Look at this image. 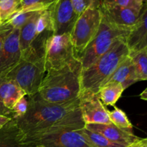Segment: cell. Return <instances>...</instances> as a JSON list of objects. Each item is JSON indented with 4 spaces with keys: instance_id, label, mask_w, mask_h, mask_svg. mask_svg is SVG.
I'll return each mask as SVG.
<instances>
[{
    "instance_id": "cell-5",
    "label": "cell",
    "mask_w": 147,
    "mask_h": 147,
    "mask_svg": "<svg viewBox=\"0 0 147 147\" xmlns=\"http://www.w3.org/2000/svg\"><path fill=\"white\" fill-rule=\"evenodd\" d=\"M129 32V30H123L113 25L102 17L97 34L78 57L83 69L93 65L118 40L126 39Z\"/></svg>"
},
{
    "instance_id": "cell-24",
    "label": "cell",
    "mask_w": 147,
    "mask_h": 147,
    "mask_svg": "<svg viewBox=\"0 0 147 147\" xmlns=\"http://www.w3.org/2000/svg\"><path fill=\"white\" fill-rule=\"evenodd\" d=\"M22 0H0V23L11 17L21 7Z\"/></svg>"
},
{
    "instance_id": "cell-12",
    "label": "cell",
    "mask_w": 147,
    "mask_h": 147,
    "mask_svg": "<svg viewBox=\"0 0 147 147\" xmlns=\"http://www.w3.org/2000/svg\"><path fill=\"white\" fill-rule=\"evenodd\" d=\"M20 29L14 28L0 53V78H4L20 62L22 53L19 42Z\"/></svg>"
},
{
    "instance_id": "cell-3",
    "label": "cell",
    "mask_w": 147,
    "mask_h": 147,
    "mask_svg": "<svg viewBox=\"0 0 147 147\" xmlns=\"http://www.w3.org/2000/svg\"><path fill=\"white\" fill-rule=\"evenodd\" d=\"M129 55L126 39L119 40L93 65L83 69L80 76L82 90L97 93L121 63Z\"/></svg>"
},
{
    "instance_id": "cell-34",
    "label": "cell",
    "mask_w": 147,
    "mask_h": 147,
    "mask_svg": "<svg viewBox=\"0 0 147 147\" xmlns=\"http://www.w3.org/2000/svg\"><path fill=\"white\" fill-rule=\"evenodd\" d=\"M141 1H143L144 4V3H146V2H147V0H141Z\"/></svg>"
},
{
    "instance_id": "cell-25",
    "label": "cell",
    "mask_w": 147,
    "mask_h": 147,
    "mask_svg": "<svg viewBox=\"0 0 147 147\" xmlns=\"http://www.w3.org/2000/svg\"><path fill=\"white\" fill-rule=\"evenodd\" d=\"M35 12L36 11H29V12L15 13L6 22H8L13 28L20 29L32 18Z\"/></svg>"
},
{
    "instance_id": "cell-33",
    "label": "cell",
    "mask_w": 147,
    "mask_h": 147,
    "mask_svg": "<svg viewBox=\"0 0 147 147\" xmlns=\"http://www.w3.org/2000/svg\"><path fill=\"white\" fill-rule=\"evenodd\" d=\"M140 98L141 99L144 100H147V87L145 88V90L144 91H142V93L140 94Z\"/></svg>"
},
{
    "instance_id": "cell-8",
    "label": "cell",
    "mask_w": 147,
    "mask_h": 147,
    "mask_svg": "<svg viewBox=\"0 0 147 147\" xmlns=\"http://www.w3.org/2000/svg\"><path fill=\"white\" fill-rule=\"evenodd\" d=\"M78 58L70 39V34L47 37L45 46V71L59 69Z\"/></svg>"
},
{
    "instance_id": "cell-37",
    "label": "cell",
    "mask_w": 147,
    "mask_h": 147,
    "mask_svg": "<svg viewBox=\"0 0 147 147\" xmlns=\"http://www.w3.org/2000/svg\"><path fill=\"white\" fill-rule=\"evenodd\" d=\"M0 24H1V23H0Z\"/></svg>"
},
{
    "instance_id": "cell-29",
    "label": "cell",
    "mask_w": 147,
    "mask_h": 147,
    "mask_svg": "<svg viewBox=\"0 0 147 147\" xmlns=\"http://www.w3.org/2000/svg\"><path fill=\"white\" fill-rule=\"evenodd\" d=\"M13 29L14 28L7 22H4L0 24V53L4 47L7 37L11 32Z\"/></svg>"
},
{
    "instance_id": "cell-9",
    "label": "cell",
    "mask_w": 147,
    "mask_h": 147,
    "mask_svg": "<svg viewBox=\"0 0 147 147\" xmlns=\"http://www.w3.org/2000/svg\"><path fill=\"white\" fill-rule=\"evenodd\" d=\"M79 109L82 119L86 124H112L106 110L97 93L82 90L78 97Z\"/></svg>"
},
{
    "instance_id": "cell-15",
    "label": "cell",
    "mask_w": 147,
    "mask_h": 147,
    "mask_svg": "<svg viewBox=\"0 0 147 147\" xmlns=\"http://www.w3.org/2000/svg\"><path fill=\"white\" fill-rule=\"evenodd\" d=\"M138 81L139 79L136 76L134 65L130 56L129 55L121 63L114 73L108 79L106 83L116 82L120 83L126 90L127 88Z\"/></svg>"
},
{
    "instance_id": "cell-31",
    "label": "cell",
    "mask_w": 147,
    "mask_h": 147,
    "mask_svg": "<svg viewBox=\"0 0 147 147\" xmlns=\"http://www.w3.org/2000/svg\"><path fill=\"white\" fill-rule=\"evenodd\" d=\"M1 78H0V80H1ZM0 114L1 115H4V116H7L9 117H11L12 119V113L10 110L7 109L5 106L3 105V103H1V100H0Z\"/></svg>"
},
{
    "instance_id": "cell-14",
    "label": "cell",
    "mask_w": 147,
    "mask_h": 147,
    "mask_svg": "<svg viewBox=\"0 0 147 147\" xmlns=\"http://www.w3.org/2000/svg\"><path fill=\"white\" fill-rule=\"evenodd\" d=\"M86 129L92 131L96 132L109 140L125 146H129L136 140L139 137L135 136L134 133L126 131L119 129L115 125L112 124H86L84 126Z\"/></svg>"
},
{
    "instance_id": "cell-23",
    "label": "cell",
    "mask_w": 147,
    "mask_h": 147,
    "mask_svg": "<svg viewBox=\"0 0 147 147\" xmlns=\"http://www.w3.org/2000/svg\"><path fill=\"white\" fill-rule=\"evenodd\" d=\"M109 116L111 123L122 130L133 132V125L128 119L126 113L117 107H115L112 111H109Z\"/></svg>"
},
{
    "instance_id": "cell-20",
    "label": "cell",
    "mask_w": 147,
    "mask_h": 147,
    "mask_svg": "<svg viewBox=\"0 0 147 147\" xmlns=\"http://www.w3.org/2000/svg\"><path fill=\"white\" fill-rule=\"evenodd\" d=\"M139 81L147 80V47L135 52H129Z\"/></svg>"
},
{
    "instance_id": "cell-27",
    "label": "cell",
    "mask_w": 147,
    "mask_h": 147,
    "mask_svg": "<svg viewBox=\"0 0 147 147\" xmlns=\"http://www.w3.org/2000/svg\"><path fill=\"white\" fill-rule=\"evenodd\" d=\"M102 1L106 4L133 9L139 11H141L144 5V2L141 0H102Z\"/></svg>"
},
{
    "instance_id": "cell-1",
    "label": "cell",
    "mask_w": 147,
    "mask_h": 147,
    "mask_svg": "<svg viewBox=\"0 0 147 147\" xmlns=\"http://www.w3.org/2000/svg\"><path fill=\"white\" fill-rule=\"evenodd\" d=\"M27 97V113L15 119L24 138L55 130L84 128L78 99L64 104H55L44 100L38 93Z\"/></svg>"
},
{
    "instance_id": "cell-13",
    "label": "cell",
    "mask_w": 147,
    "mask_h": 147,
    "mask_svg": "<svg viewBox=\"0 0 147 147\" xmlns=\"http://www.w3.org/2000/svg\"><path fill=\"white\" fill-rule=\"evenodd\" d=\"M129 52H135L147 47V2L144 3L136 24L126 38Z\"/></svg>"
},
{
    "instance_id": "cell-22",
    "label": "cell",
    "mask_w": 147,
    "mask_h": 147,
    "mask_svg": "<svg viewBox=\"0 0 147 147\" xmlns=\"http://www.w3.org/2000/svg\"><path fill=\"white\" fill-rule=\"evenodd\" d=\"M82 132L93 147H126L123 145L111 142L100 134L92 131L85 127L82 129Z\"/></svg>"
},
{
    "instance_id": "cell-10",
    "label": "cell",
    "mask_w": 147,
    "mask_h": 147,
    "mask_svg": "<svg viewBox=\"0 0 147 147\" xmlns=\"http://www.w3.org/2000/svg\"><path fill=\"white\" fill-rule=\"evenodd\" d=\"M49 11L53 35L70 34L79 17L73 9L71 0H57Z\"/></svg>"
},
{
    "instance_id": "cell-4",
    "label": "cell",
    "mask_w": 147,
    "mask_h": 147,
    "mask_svg": "<svg viewBox=\"0 0 147 147\" xmlns=\"http://www.w3.org/2000/svg\"><path fill=\"white\" fill-rule=\"evenodd\" d=\"M44 53L45 50L29 47L22 54L20 63L4 78L15 82L27 96L35 95L46 73Z\"/></svg>"
},
{
    "instance_id": "cell-21",
    "label": "cell",
    "mask_w": 147,
    "mask_h": 147,
    "mask_svg": "<svg viewBox=\"0 0 147 147\" xmlns=\"http://www.w3.org/2000/svg\"><path fill=\"white\" fill-rule=\"evenodd\" d=\"M57 1V0H22L21 7L15 13L45 11L49 9Z\"/></svg>"
},
{
    "instance_id": "cell-7",
    "label": "cell",
    "mask_w": 147,
    "mask_h": 147,
    "mask_svg": "<svg viewBox=\"0 0 147 147\" xmlns=\"http://www.w3.org/2000/svg\"><path fill=\"white\" fill-rule=\"evenodd\" d=\"M101 19L99 8L88 9L79 15L70 33V39L78 58L96 35Z\"/></svg>"
},
{
    "instance_id": "cell-30",
    "label": "cell",
    "mask_w": 147,
    "mask_h": 147,
    "mask_svg": "<svg viewBox=\"0 0 147 147\" xmlns=\"http://www.w3.org/2000/svg\"><path fill=\"white\" fill-rule=\"evenodd\" d=\"M147 137L146 138H138L135 142L129 144L126 147H146Z\"/></svg>"
},
{
    "instance_id": "cell-19",
    "label": "cell",
    "mask_w": 147,
    "mask_h": 147,
    "mask_svg": "<svg viewBox=\"0 0 147 147\" xmlns=\"http://www.w3.org/2000/svg\"><path fill=\"white\" fill-rule=\"evenodd\" d=\"M124 90L120 83L108 82L100 88L97 95L103 106H114Z\"/></svg>"
},
{
    "instance_id": "cell-26",
    "label": "cell",
    "mask_w": 147,
    "mask_h": 147,
    "mask_svg": "<svg viewBox=\"0 0 147 147\" xmlns=\"http://www.w3.org/2000/svg\"><path fill=\"white\" fill-rule=\"evenodd\" d=\"M100 0H71L73 9L78 15H80L90 8H98Z\"/></svg>"
},
{
    "instance_id": "cell-28",
    "label": "cell",
    "mask_w": 147,
    "mask_h": 147,
    "mask_svg": "<svg viewBox=\"0 0 147 147\" xmlns=\"http://www.w3.org/2000/svg\"><path fill=\"white\" fill-rule=\"evenodd\" d=\"M29 100L28 97L24 96L23 98H20L15 104L13 106L11 109V113H12V119H17L22 118L27 113V109H28Z\"/></svg>"
},
{
    "instance_id": "cell-17",
    "label": "cell",
    "mask_w": 147,
    "mask_h": 147,
    "mask_svg": "<svg viewBox=\"0 0 147 147\" xmlns=\"http://www.w3.org/2000/svg\"><path fill=\"white\" fill-rule=\"evenodd\" d=\"M24 134L17 126L16 120L9 122L0 129V147H24Z\"/></svg>"
},
{
    "instance_id": "cell-32",
    "label": "cell",
    "mask_w": 147,
    "mask_h": 147,
    "mask_svg": "<svg viewBox=\"0 0 147 147\" xmlns=\"http://www.w3.org/2000/svg\"><path fill=\"white\" fill-rule=\"evenodd\" d=\"M11 120V117H9L7 116L0 114V129L2 128L3 126H5L8 122H9Z\"/></svg>"
},
{
    "instance_id": "cell-11",
    "label": "cell",
    "mask_w": 147,
    "mask_h": 147,
    "mask_svg": "<svg viewBox=\"0 0 147 147\" xmlns=\"http://www.w3.org/2000/svg\"><path fill=\"white\" fill-rule=\"evenodd\" d=\"M101 16L113 25L130 31L136 24L140 11L133 9L106 4L100 1L99 5Z\"/></svg>"
},
{
    "instance_id": "cell-16",
    "label": "cell",
    "mask_w": 147,
    "mask_h": 147,
    "mask_svg": "<svg viewBox=\"0 0 147 147\" xmlns=\"http://www.w3.org/2000/svg\"><path fill=\"white\" fill-rule=\"evenodd\" d=\"M25 92L13 80L1 78L0 80V100L7 109L11 111L14 105L24 96Z\"/></svg>"
},
{
    "instance_id": "cell-36",
    "label": "cell",
    "mask_w": 147,
    "mask_h": 147,
    "mask_svg": "<svg viewBox=\"0 0 147 147\" xmlns=\"http://www.w3.org/2000/svg\"><path fill=\"white\" fill-rule=\"evenodd\" d=\"M146 147H147V144H146Z\"/></svg>"
},
{
    "instance_id": "cell-18",
    "label": "cell",
    "mask_w": 147,
    "mask_h": 147,
    "mask_svg": "<svg viewBox=\"0 0 147 147\" xmlns=\"http://www.w3.org/2000/svg\"><path fill=\"white\" fill-rule=\"evenodd\" d=\"M41 12L36 11L32 18L20 29L19 42L22 54L30 47L37 37V21Z\"/></svg>"
},
{
    "instance_id": "cell-2",
    "label": "cell",
    "mask_w": 147,
    "mask_h": 147,
    "mask_svg": "<svg viewBox=\"0 0 147 147\" xmlns=\"http://www.w3.org/2000/svg\"><path fill=\"white\" fill-rule=\"evenodd\" d=\"M82 70L81 62L76 58L60 68L48 70L37 93L44 100L55 104L77 100L81 91Z\"/></svg>"
},
{
    "instance_id": "cell-6",
    "label": "cell",
    "mask_w": 147,
    "mask_h": 147,
    "mask_svg": "<svg viewBox=\"0 0 147 147\" xmlns=\"http://www.w3.org/2000/svg\"><path fill=\"white\" fill-rule=\"evenodd\" d=\"M82 129H60L25 137L24 147H93L84 136Z\"/></svg>"
},
{
    "instance_id": "cell-35",
    "label": "cell",
    "mask_w": 147,
    "mask_h": 147,
    "mask_svg": "<svg viewBox=\"0 0 147 147\" xmlns=\"http://www.w3.org/2000/svg\"><path fill=\"white\" fill-rule=\"evenodd\" d=\"M32 147H43L42 146H32Z\"/></svg>"
}]
</instances>
